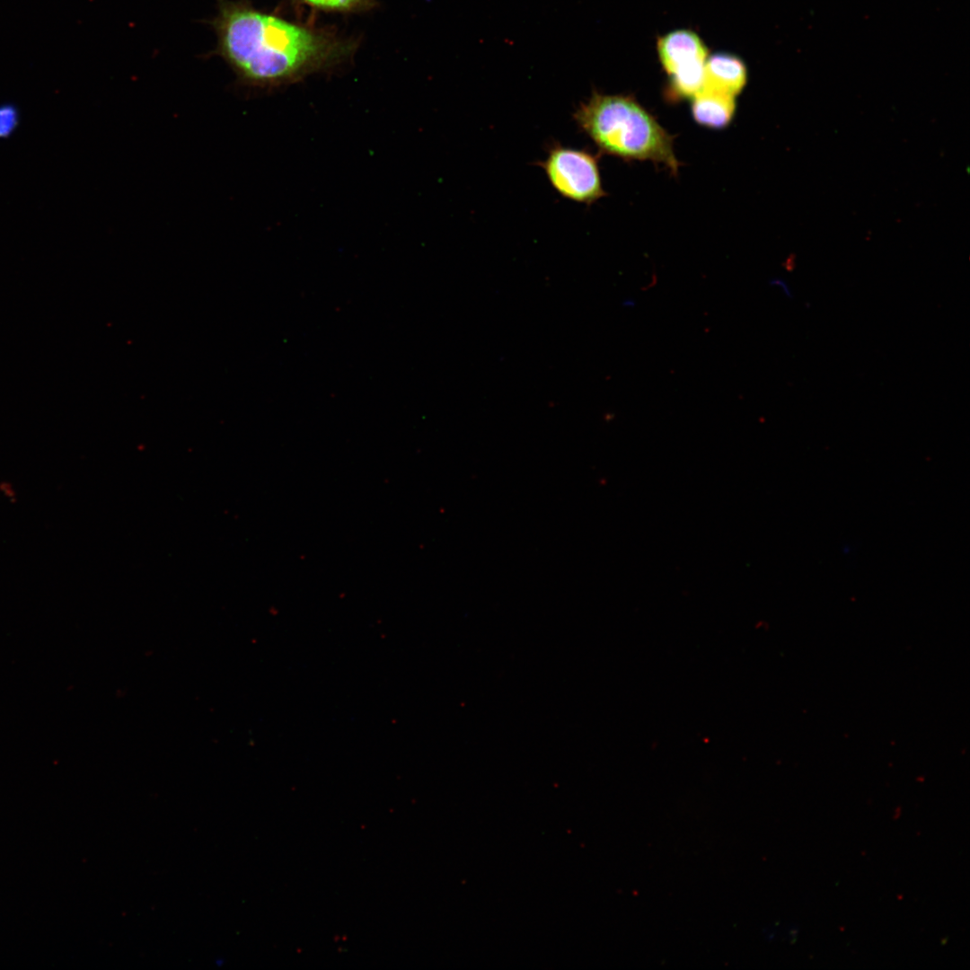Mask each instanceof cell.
Masks as SVG:
<instances>
[{"mask_svg": "<svg viewBox=\"0 0 970 970\" xmlns=\"http://www.w3.org/2000/svg\"><path fill=\"white\" fill-rule=\"evenodd\" d=\"M217 52L244 84L275 87L345 62L355 43L330 30L265 13L244 1L218 0Z\"/></svg>", "mask_w": 970, "mask_h": 970, "instance_id": "obj_1", "label": "cell"}, {"mask_svg": "<svg viewBox=\"0 0 970 970\" xmlns=\"http://www.w3.org/2000/svg\"><path fill=\"white\" fill-rule=\"evenodd\" d=\"M573 119L601 152L625 160H649L677 172L673 137L631 97L594 93L578 105Z\"/></svg>", "mask_w": 970, "mask_h": 970, "instance_id": "obj_2", "label": "cell"}, {"mask_svg": "<svg viewBox=\"0 0 970 970\" xmlns=\"http://www.w3.org/2000/svg\"><path fill=\"white\" fill-rule=\"evenodd\" d=\"M537 163L553 190L567 199L590 205L605 195L598 159L586 150L555 143Z\"/></svg>", "mask_w": 970, "mask_h": 970, "instance_id": "obj_3", "label": "cell"}, {"mask_svg": "<svg viewBox=\"0 0 970 970\" xmlns=\"http://www.w3.org/2000/svg\"><path fill=\"white\" fill-rule=\"evenodd\" d=\"M746 80V67L737 57L717 53L706 58L704 89L736 97L745 87Z\"/></svg>", "mask_w": 970, "mask_h": 970, "instance_id": "obj_4", "label": "cell"}, {"mask_svg": "<svg viewBox=\"0 0 970 970\" xmlns=\"http://www.w3.org/2000/svg\"><path fill=\"white\" fill-rule=\"evenodd\" d=\"M657 51L667 74L695 60H706L707 48L700 37L692 31L677 30L658 40Z\"/></svg>", "mask_w": 970, "mask_h": 970, "instance_id": "obj_5", "label": "cell"}, {"mask_svg": "<svg viewBox=\"0 0 970 970\" xmlns=\"http://www.w3.org/2000/svg\"><path fill=\"white\" fill-rule=\"evenodd\" d=\"M736 110L735 97L719 92L701 89L692 97V113L701 125L723 128L732 120Z\"/></svg>", "mask_w": 970, "mask_h": 970, "instance_id": "obj_6", "label": "cell"}, {"mask_svg": "<svg viewBox=\"0 0 970 970\" xmlns=\"http://www.w3.org/2000/svg\"><path fill=\"white\" fill-rule=\"evenodd\" d=\"M705 61L690 62L668 74L669 93L673 98H692L701 91L705 80Z\"/></svg>", "mask_w": 970, "mask_h": 970, "instance_id": "obj_7", "label": "cell"}, {"mask_svg": "<svg viewBox=\"0 0 970 970\" xmlns=\"http://www.w3.org/2000/svg\"><path fill=\"white\" fill-rule=\"evenodd\" d=\"M316 10L358 13L375 6V0H294Z\"/></svg>", "mask_w": 970, "mask_h": 970, "instance_id": "obj_8", "label": "cell"}, {"mask_svg": "<svg viewBox=\"0 0 970 970\" xmlns=\"http://www.w3.org/2000/svg\"><path fill=\"white\" fill-rule=\"evenodd\" d=\"M19 123L17 108L10 103L0 105V138L10 137Z\"/></svg>", "mask_w": 970, "mask_h": 970, "instance_id": "obj_9", "label": "cell"}, {"mask_svg": "<svg viewBox=\"0 0 970 970\" xmlns=\"http://www.w3.org/2000/svg\"><path fill=\"white\" fill-rule=\"evenodd\" d=\"M771 284H772V285H780V286L781 287V288H782L783 292H784V293H785V294H786V295H788L789 297H791V296H792V294H791V292H790L789 288V287H787V285H786V284H785V283H784V282H783L782 280H780V279H775V280H773V281H772V282Z\"/></svg>", "mask_w": 970, "mask_h": 970, "instance_id": "obj_10", "label": "cell"}, {"mask_svg": "<svg viewBox=\"0 0 970 970\" xmlns=\"http://www.w3.org/2000/svg\"><path fill=\"white\" fill-rule=\"evenodd\" d=\"M634 304H635V302H634L633 300H631V299H630V300H625V301H624V303H623V305H624L625 307H627V306H633V305H634Z\"/></svg>", "mask_w": 970, "mask_h": 970, "instance_id": "obj_11", "label": "cell"}]
</instances>
